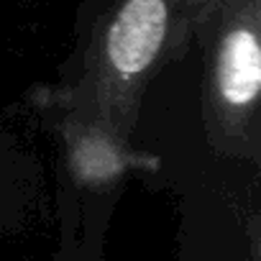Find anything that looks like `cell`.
<instances>
[{"instance_id":"cell-1","label":"cell","mask_w":261,"mask_h":261,"mask_svg":"<svg viewBox=\"0 0 261 261\" xmlns=\"http://www.w3.org/2000/svg\"><path fill=\"white\" fill-rule=\"evenodd\" d=\"M177 23V0H123L97 41V77L108 95L134 90L159 64Z\"/></svg>"},{"instance_id":"cell-2","label":"cell","mask_w":261,"mask_h":261,"mask_svg":"<svg viewBox=\"0 0 261 261\" xmlns=\"http://www.w3.org/2000/svg\"><path fill=\"white\" fill-rule=\"evenodd\" d=\"M213 90L223 123H246L248 115L256 113L261 90V46L253 13L236 16L218 36Z\"/></svg>"}]
</instances>
